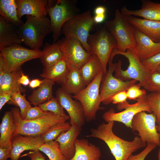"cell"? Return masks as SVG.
Masks as SVG:
<instances>
[{"instance_id":"cell-1","label":"cell","mask_w":160,"mask_h":160,"mask_svg":"<svg viewBox=\"0 0 160 160\" xmlns=\"http://www.w3.org/2000/svg\"><path fill=\"white\" fill-rule=\"evenodd\" d=\"M114 121L102 123L96 128L90 129L91 133L87 137L99 139L107 145L115 160H127L132 153L142 148L144 143L140 137L136 136L132 141L123 139L116 135L113 131Z\"/></svg>"},{"instance_id":"cell-2","label":"cell","mask_w":160,"mask_h":160,"mask_svg":"<svg viewBox=\"0 0 160 160\" xmlns=\"http://www.w3.org/2000/svg\"><path fill=\"white\" fill-rule=\"evenodd\" d=\"M26 17L25 22L17 29V33L26 45L32 49H40L45 37L52 33L50 19L30 15Z\"/></svg>"},{"instance_id":"cell-3","label":"cell","mask_w":160,"mask_h":160,"mask_svg":"<svg viewBox=\"0 0 160 160\" xmlns=\"http://www.w3.org/2000/svg\"><path fill=\"white\" fill-rule=\"evenodd\" d=\"M10 111L16 126L14 137L18 134L30 136H41L52 127L66 121L63 118L52 112L47 116L37 119L25 120L21 117L18 107L12 108Z\"/></svg>"},{"instance_id":"cell-4","label":"cell","mask_w":160,"mask_h":160,"mask_svg":"<svg viewBox=\"0 0 160 160\" xmlns=\"http://www.w3.org/2000/svg\"><path fill=\"white\" fill-rule=\"evenodd\" d=\"M104 26L116 40L117 51L124 52L129 49L134 51L136 47L135 29L119 9L115 11L114 19L106 21Z\"/></svg>"},{"instance_id":"cell-5","label":"cell","mask_w":160,"mask_h":160,"mask_svg":"<svg viewBox=\"0 0 160 160\" xmlns=\"http://www.w3.org/2000/svg\"><path fill=\"white\" fill-rule=\"evenodd\" d=\"M53 2L48 1L47 9L51 23L53 43H55L62 33L63 24L79 13L80 11L76 7V0H57L54 4Z\"/></svg>"},{"instance_id":"cell-6","label":"cell","mask_w":160,"mask_h":160,"mask_svg":"<svg viewBox=\"0 0 160 160\" xmlns=\"http://www.w3.org/2000/svg\"><path fill=\"white\" fill-rule=\"evenodd\" d=\"M112 54L114 56L117 55H123L128 59L129 62L127 69L123 70L121 69V61L119 60L117 63L114 70V76L123 81L136 80L138 82L137 84L140 86L146 89L151 72L144 66L135 54L129 49L124 52L115 49Z\"/></svg>"},{"instance_id":"cell-7","label":"cell","mask_w":160,"mask_h":160,"mask_svg":"<svg viewBox=\"0 0 160 160\" xmlns=\"http://www.w3.org/2000/svg\"><path fill=\"white\" fill-rule=\"evenodd\" d=\"M104 74L103 71H100L84 89L72 97L82 105L87 122L94 120L97 111L105 109L100 106V87Z\"/></svg>"},{"instance_id":"cell-8","label":"cell","mask_w":160,"mask_h":160,"mask_svg":"<svg viewBox=\"0 0 160 160\" xmlns=\"http://www.w3.org/2000/svg\"><path fill=\"white\" fill-rule=\"evenodd\" d=\"M95 25L91 11L88 10L79 13L66 22L62 27V32L65 37L78 39L85 50L91 53L87 39L90 30Z\"/></svg>"},{"instance_id":"cell-9","label":"cell","mask_w":160,"mask_h":160,"mask_svg":"<svg viewBox=\"0 0 160 160\" xmlns=\"http://www.w3.org/2000/svg\"><path fill=\"white\" fill-rule=\"evenodd\" d=\"M87 43L91 54L96 55L103 65L104 73L107 71V66L113 51L117 47L114 38L105 27L98 28L93 34H89Z\"/></svg>"},{"instance_id":"cell-10","label":"cell","mask_w":160,"mask_h":160,"mask_svg":"<svg viewBox=\"0 0 160 160\" xmlns=\"http://www.w3.org/2000/svg\"><path fill=\"white\" fill-rule=\"evenodd\" d=\"M147 95L137 99V102L133 104H130L127 101L118 104L117 106L118 110H124L116 113L114 109L111 108L103 113V119L107 122L111 121L121 122L127 127L131 128L132 119L136 114L142 111L152 113Z\"/></svg>"},{"instance_id":"cell-11","label":"cell","mask_w":160,"mask_h":160,"mask_svg":"<svg viewBox=\"0 0 160 160\" xmlns=\"http://www.w3.org/2000/svg\"><path fill=\"white\" fill-rule=\"evenodd\" d=\"M113 57L111 55L109 60L108 69L106 73H104L100 88V101L105 105L110 103V99L114 95L126 91L130 86L137 82L133 79L123 81L113 76V74L117 64V63H113Z\"/></svg>"},{"instance_id":"cell-12","label":"cell","mask_w":160,"mask_h":160,"mask_svg":"<svg viewBox=\"0 0 160 160\" xmlns=\"http://www.w3.org/2000/svg\"><path fill=\"white\" fill-rule=\"evenodd\" d=\"M156 118L152 113L145 111L136 114L132 119L131 129L137 131L145 143H152L160 146V134L156 128Z\"/></svg>"},{"instance_id":"cell-13","label":"cell","mask_w":160,"mask_h":160,"mask_svg":"<svg viewBox=\"0 0 160 160\" xmlns=\"http://www.w3.org/2000/svg\"><path fill=\"white\" fill-rule=\"evenodd\" d=\"M0 53L9 69L17 70L21 69L25 62L41 57L42 51L40 49H28L19 44H14L0 48Z\"/></svg>"},{"instance_id":"cell-14","label":"cell","mask_w":160,"mask_h":160,"mask_svg":"<svg viewBox=\"0 0 160 160\" xmlns=\"http://www.w3.org/2000/svg\"><path fill=\"white\" fill-rule=\"evenodd\" d=\"M62 50L64 57L69 64L79 69L91 54L87 52L81 42L73 37H64L57 41Z\"/></svg>"},{"instance_id":"cell-15","label":"cell","mask_w":160,"mask_h":160,"mask_svg":"<svg viewBox=\"0 0 160 160\" xmlns=\"http://www.w3.org/2000/svg\"><path fill=\"white\" fill-rule=\"evenodd\" d=\"M55 96L68 114L71 125H76L81 127L84 124L86 119L84 111L80 102L73 100L71 94L62 87L56 90Z\"/></svg>"},{"instance_id":"cell-16","label":"cell","mask_w":160,"mask_h":160,"mask_svg":"<svg viewBox=\"0 0 160 160\" xmlns=\"http://www.w3.org/2000/svg\"><path fill=\"white\" fill-rule=\"evenodd\" d=\"M45 142L41 136H30L18 134L13 139L12 148L10 158L18 160L21 153L27 150H39Z\"/></svg>"},{"instance_id":"cell-17","label":"cell","mask_w":160,"mask_h":160,"mask_svg":"<svg viewBox=\"0 0 160 160\" xmlns=\"http://www.w3.org/2000/svg\"><path fill=\"white\" fill-rule=\"evenodd\" d=\"M136 47L133 52L142 62L160 52V43L153 41L142 32L135 29Z\"/></svg>"},{"instance_id":"cell-18","label":"cell","mask_w":160,"mask_h":160,"mask_svg":"<svg viewBox=\"0 0 160 160\" xmlns=\"http://www.w3.org/2000/svg\"><path fill=\"white\" fill-rule=\"evenodd\" d=\"M128 22L135 28L150 38L155 43H160V20H154L126 16Z\"/></svg>"},{"instance_id":"cell-19","label":"cell","mask_w":160,"mask_h":160,"mask_svg":"<svg viewBox=\"0 0 160 160\" xmlns=\"http://www.w3.org/2000/svg\"><path fill=\"white\" fill-rule=\"evenodd\" d=\"M81 128L77 125H72L68 130L61 134L55 140L58 143L60 148L66 160H71L74 155L75 142L80 133Z\"/></svg>"},{"instance_id":"cell-20","label":"cell","mask_w":160,"mask_h":160,"mask_svg":"<svg viewBox=\"0 0 160 160\" xmlns=\"http://www.w3.org/2000/svg\"><path fill=\"white\" fill-rule=\"evenodd\" d=\"M47 0H16L18 15L21 19L24 15L39 17L46 16L48 14Z\"/></svg>"},{"instance_id":"cell-21","label":"cell","mask_w":160,"mask_h":160,"mask_svg":"<svg viewBox=\"0 0 160 160\" xmlns=\"http://www.w3.org/2000/svg\"><path fill=\"white\" fill-rule=\"evenodd\" d=\"M141 2L139 9H129L124 6L121 9V12L126 16H135L146 19L160 21V3L149 0H142Z\"/></svg>"},{"instance_id":"cell-22","label":"cell","mask_w":160,"mask_h":160,"mask_svg":"<svg viewBox=\"0 0 160 160\" xmlns=\"http://www.w3.org/2000/svg\"><path fill=\"white\" fill-rule=\"evenodd\" d=\"M75 152L70 160H100V148L84 139L77 138L75 142Z\"/></svg>"},{"instance_id":"cell-23","label":"cell","mask_w":160,"mask_h":160,"mask_svg":"<svg viewBox=\"0 0 160 160\" xmlns=\"http://www.w3.org/2000/svg\"><path fill=\"white\" fill-rule=\"evenodd\" d=\"M16 129L11 111H6L0 125V147L12 150L13 139Z\"/></svg>"},{"instance_id":"cell-24","label":"cell","mask_w":160,"mask_h":160,"mask_svg":"<svg viewBox=\"0 0 160 160\" xmlns=\"http://www.w3.org/2000/svg\"><path fill=\"white\" fill-rule=\"evenodd\" d=\"M17 28L0 15V48L23 42L17 33Z\"/></svg>"},{"instance_id":"cell-25","label":"cell","mask_w":160,"mask_h":160,"mask_svg":"<svg viewBox=\"0 0 160 160\" xmlns=\"http://www.w3.org/2000/svg\"><path fill=\"white\" fill-rule=\"evenodd\" d=\"M70 69V65L64 57L52 66L44 68L40 76L44 78L50 79L62 85L66 80Z\"/></svg>"},{"instance_id":"cell-26","label":"cell","mask_w":160,"mask_h":160,"mask_svg":"<svg viewBox=\"0 0 160 160\" xmlns=\"http://www.w3.org/2000/svg\"><path fill=\"white\" fill-rule=\"evenodd\" d=\"M79 70L84 84L87 86L100 71H103V68L97 56L91 54Z\"/></svg>"},{"instance_id":"cell-27","label":"cell","mask_w":160,"mask_h":160,"mask_svg":"<svg viewBox=\"0 0 160 160\" xmlns=\"http://www.w3.org/2000/svg\"><path fill=\"white\" fill-rule=\"evenodd\" d=\"M23 73L21 68L17 70L8 68L0 83V93H6L12 95L19 91L21 93L24 92L25 89L18 82Z\"/></svg>"},{"instance_id":"cell-28","label":"cell","mask_w":160,"mask_h":160,"mask_svg":"<svg viewBox=\"0 0 160 160\" xmlns=\"http://www.w3.org/2000/svg\"><path fill=\"white\" fill-rule=\"evenodd\" d=\"M69 65L70 69L69 73L61 87L68 93L74 95L84 89L86 86L79 69L73 65Z\"/></svg>"},{"instance_id":"cell-29","label":"cell","mask_w":160,"mask_h":160,"mask_svg":"<svg viewBox=\"0 0 160 160\" xmlns=\"http://www.w3.org/2000/svg\"><path fill=\"white\" fill-rule=\"evenodd\" d=\"M44 80L41 84L34 90L28 97L31 104L34 106H38L53 97L52 89L54 81L46 78H44Z\"/></svg>"},{"instance_id":"cell-30","label":"cell","mask_w":160,"mask_h":160,"mask_svg":"<svg viewBox=\"0 0 160 160\" xmlns=\"http://www.w3.org/2000/svg\"><path fill=\"white\" fill-rule=\"evenodd\" d=\"M63 57L61 48L56 42L51 44H45L42 51L40 59L44 68H48L56 63Z\"/></svg>"},{"instance_id":"cell-31","label":"cell","mask_w":160,"mask_h":160,"mask_svg":"<svg viewBox=\"0 0 160 160\" xmlns=\"http://www.w3.org/2000/svg\"><path fill=\"white\" fill-rule=\"evenodd\" d=\"M0 14L18 28L24 23L18 17L16 0H0Z\"/></svg>"},{"instance_id":"cell-32","label":"cell","mask_w":160,"mask_h":160,"mask_svg":"<svg viewBox=\"0 0 160 160\" xmlns=\"http://www.w3.org/2000/svg\"><path fill=\"white\" fill-rule=\"evenodd\" d=\"M39 150L47 155L49 160H66L60 148L58 143L55 140L44 143Z\"/></svg>"},{"instance_id":"cell-33","label":"cell","mask_w":160,"mask_h":160,"mask_svg":"<svg viewBox=\"0 0 160 160\" xmlns=\"http://www.w3.org/2000/svg\"><path fill=\"white\" fill-rule=\"evenodd\" d=\"M7 104L18 107L20 110L21 117L24 119L28 110L32 106L29 101L27 100L25 95H23L20 92L12 95L11 98Z\"/></svg>"},{"instance_id":"cell-34","label":"cell","mask_w":160,"mask_h":160,"mask_svg":"<svg viewBox=\"0 0 160 160\" xmlns=\"http://www.w3.org/2000/svg\"><path fill=\"white\" fill-rule=\"evenodd\" d=\"M71 126L68 122L60 123L52 127L41 136L45 143L55 140L61 134L68 130Z\"/></svg>"},{"instance_id":"cell-35","label":"cell","mask_w":160,"mask_h":160,"mask_svg":"<svg viewBox=\"0 0 160 160\" xmlns=\"http://www.w3.org/2000/svg\"><path fill=\"white\" fill-rule=\"evenodd\" d=\"M38 106L43 111L51 112L63 118L66 121L70 119L69 116L65 113L64 108L56 97H53L47 102Z\"/></svg>"},{"instance_id":"cell-36","label":"cell","mask_w":160,"mask_h":160,"mask_svg":"<svg viewBox=\"0 0 160 160\" xmlns=\"http://www.w3.org/2000/svg\"><path fill=\"white\" fill-rule=\"evenodd\" d=\"M146 97L151 112L156 118V124L160 125V93L151 92L147 94Z\"/></svg>"},{"instance_id":"cell-37","label":"cell","mask_w":160,"mask_h":160,"mask_svg":"<svg viewBox=\"0 0 160 160\" xmlns=\"http://www.w3.org/2000/svg\"><path fill=\"white\" fill-rule=\"evenodd\" d=\"M146 89L151 92L160 93V72L156 70L151 72Z\"/></svg>"},{"instance_id":"cell-38","label":"cell","mask_w":160,"mask_h":160,"mask_svg":"<svg viewBox=\"0 0 160 160\" xmlns=\"http://www.w3.org/2000/svg\"><path fill=\"white\" fill-rule=\"evenodd\" d=\"M51 113L44 111L39 106H35L28 110L23 119L28 120H35L47 116Z\"/></svg>"},{"instance_id":"cell-39","label":"cell","mask_w":160,"mask_h":160,"mask_svg":"<svg viewBox=\"0 0 160 160\" xmlns=\"http://www.w3.org/2000/svg\"><path fill=\"white\" fill-rule=\"evenodd\" d=\"M140 87L137 84H135L129 87L126 90L127 99L136 100L147 95L145 90L141 89Z\"/></svg>"},{"instance_id":"cell-40","label":"cell","mask_w":160,"mask_h":160,"mask_svg":"<svg viewBox=\"0 0 160 160\" xmlns=\"http://www.w3.org/2000/svg\"><path fill=\"white\" fill-rule=\"evenodd\" d=\"M157 146V145L155 144L147 143L146 146L143 150L137 154H131L127 160H144L147 156Z\"/></svg>"},{"instance_id":"cell-41","label":"cell","mask_w":160,"mask_h":160,"mask_svg":"<svg viewBox=\"0 0 160 160\" xmlns=\"http://www.w3.org/2000/svg\"><path fill=\"white\" fill-rule=\"evenodd\" d=\"M142 62L144 66L150 71H155L160 64V52Z\"/></svg>"},{"instance_id":"cell-42","label":"cell","mask_w":160,"mask_h":160,"mask_svg":"<svg viewBox=\"0 0 160 160\" xmlns=\"http://www.w3.org/2000/svg\"><path fill=\"white\" fill-rule=\"evenodd\" d=\"M127 96L126 91H124L114 95L110 99V103L119 104L126 101Z\"/></svg>"},{"instance_id":"cell-43","label":"cell","mask_w":160,"mask_h":160,"mask_svg":"<svg viewBox=\"0 0 160 160\" xmlns=\"http://www.w3.org/2000/svg\"><path fill=\"white\" fill-rule=\"evenodd\" d=\"M8 68L3 57L0 54V83L2 81L4 75Z\"/></svg>"},{"instance_id":"cell-44","label":"cell","mask_w":160,"mask_h":160,"mask_svg":"<svg viewBox=\"0 0 160 160\" xmlns=\"http://www.w3.org/2000/svg\"><path fill=\"white\" fill-rule=\"evenodd\" d=\"M12 95L4 92L0 93V110H1L5 103L10 100Z\"/></svg>"},{"instance_id":"cell-45","label":"cell","mask_w":160,"mask_h":160,"mask_svg":"<svg viewBox=\"0 0 160 160\" xmlns=\"http://www.w3.org/2000/svg\"><path fill=\"white\" fill-rule=\"evenodd\" d=\"M11 150L0 147V160H7L10 158Z\"/></svg>"},{"instance_id":"cell-46","label":"cell","mask_w":160,"mask_h":160,"mask_svg":"<svg viewBox=\"0 0 160 160\" xmlns=\"http://www.w3.org/2000/svg\"><path fill=\"white\" fill-rule=\"evenodd\" d=\"M28 156L30 158L31 160H46L39 150L30 152Z\"/></svg>"},{"instance_id":"cell-47","label":"cell","mask_w":160,"mask_h":160,"mask_svg":"<svg viewBox=\"0 0 160 160\" xmlns=\"http://www.w3.org/2000/svg\"><path fill=\"white\" fill-rule=\"evenodd\" d=\"M30 81L28 76L23 73L18 80V82L20 84L26 86L29 84Z\"/></svg>"},{"instance_id":"cell-48","label":"cell","mask_w":160,"mask_h":160,"mask_svg":"<svg viewBox=\"0 0 160 160\" xmlns=\"http://www.w3.org/2000/svg\"><path fill=\"white\" fill-rule=\"evenodd\" d=\"M44 80V79L42 80L39 79H32L30 81L29 84V86L32 89H34L37 87H39L43 83Z\"/></svg>"},{"instance_id":"cell-49","label":"cell","mask_w":160,"mask_h":160,"mask_svg":"<svg viewBox=\"0 0 160 160\" xmlns=\"http://www.w3.org/2000/svg\"><path fill=\"white\" fill-rule=\"evenodd\" d=\"M105 14L95 15L93 17L94 22L96 24L102 23L105 20Z\"/></svg>"},{"instance_id":"cell-50","label":"cell","mask_w":160,"mask_h":160,"mask_svg":"<svg viewBox=\"0 0 160 160\" xmlns=\"http://www.w3.org/2000/svg\"><path fill=\"white\" fill-rule=\"evenodd\" d=\"M106 11V9L104 6H99L95 8L94 12L95 15H99L105 14Z\"/></svg>"},{"instance_id":"cell-51","label":"cell","mask_w":160,"mask_h":160,"mask_svg":"<svg viewBox=\"0 0 160 160\" xmlns=\"http://www.w3.org/2000/svg\"><path fill=\"white\" fill-rule=\"evenodd\" d=\"M156 128L157 131L160 134V125H156Z\"/></svg>"},{"instance_id":"cell-52","label":"cell","mask_w":160,"mask_h":160,"mask_svg":"<svg viewBox=\"0 0 160 160\" xmlns=\"http://www.w3.org/2000/svg\"><path fill=\"white\" fill-rule=\"evenodd\" d=\"M158 160H160V148H159L158 152Z\"/></svg>"},{"instance_id":"cell-53","label":"cell","mask_w":160,"mask_h":160,"mask_svg":"<svg viewBox=\"0 0 160 160\" xmlns=\"http://www.w3.org/2000/svg\"><path fill=\"white\" fill-rule=\"evenodd\" d=\"M156 70L160 72V64L158 66Z\"/></svg>"}]
</instances>
